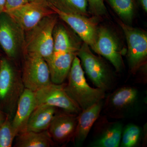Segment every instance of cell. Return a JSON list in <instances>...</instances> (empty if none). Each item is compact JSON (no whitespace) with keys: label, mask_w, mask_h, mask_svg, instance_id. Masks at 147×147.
I'll use <instances>...</instances> for the list:
<instances>
[{"label":"cell","mask_w":147,"mask_h":147,"mask_svg":"<svg viewBox=\"0 0 147 147\" xmlns=\"http://www.w3.org/2000/svg\"><path fill=\"white\" fill-rule=\"evenodd\" d=\"M140 4L142 5V8L145 11V12H147V0H139Z\"/></svg>","instance_id":"obj_29"},{"label":"cell","mask_w":147,"mask_h":147,"mask_svg":"<svg viewBox=\"0 0 147 147\" xmlns=\"http://www.w3.org/2000/svg\"><path fill=\"white\" fill-rule=\"evenodd\" d=\"M7 117L8 116L5 115V113H4L0 109V124L5 121Z\"/></svg>","instance_id":"obj_28"},{"label":"cell","mask_w":147,"mask_h":147,"mask_svg":"<svg viewBox=\"0 0 147 147\" xmlns=\"http://www.w3.org/2000/svg\"><path fill=\"white\" fill-rule=\"evenodd\" d=\"M37 106L35 92L25 88L19 98L11 125L16 136L26 131L28 121Z\"/></svg>","instance_id":"obj_15"},{"label":"cell","mask_w":147,"mask_h":147,"mask_svg":"<svg viewBox=\"0 0 147 147\" xmlns=\"http://www.w3.org/2000/svg\"><path fill=\"white\" fill-rule=\"evenodd\" d=\"M5 12L26 32L33 28L46 16L55 13L47 5L32 2Z\"/></svg>","instance_id":"obj_12"},{"label":"cell","mask_w":147,"mask_h":147,"mask_svg":"<svg viewBox=\"0 0 147 147\" xmlns=\"http://www.w3.org/2000/svg\"><path fill=\"white\" fill-rule=\"evenodd\" d=\"M65 84L51 83L35 92L37 106L47 105L67 113L79 115L82 111L64 89ZM36 106V107H37Z\"/></svg>","instance_id":"obj_10"},{"label":"cell","mask_w":147,"mask_h":147,"mask_svg":"<svg viewBox=\"0 0 147 147\" xmlns=\"http://www.w3.org/2000/svg\"><path fill=\"white\" fill-rule=\"evenodd\" d=\"M22 80L24 86L36 92L51 84L50 71L44 58L35 54H26Z\"/></svg>","instance_id":"obj_8"},{"label":"cell","mask_w":147,"mask_h":147,"mask_svg":"<svg viewBox=\"0 0 147 147\" xmlns=\"http://www.w3.org/2000/svg\"><path fill=\"white\" fill-rule=\"evenodd\" d=\"M91 11L96 16H102L107 12L104 0H87Z\"/></svg>","instance_id":"obj_25"},{"label":"cell","mask_w":147,"mask_h":147,"mask_svg":"<svg viewBox=\"0 0 147 147\" xmlns=\"http://www.w3.org/2000/svg\"><path fill=\"white\" fill-rule=\"evenodd\" d=\"M76 56L84 72L96 88L105 92L115 88L116 79L113 71L101 57L93 53L88 44L84 42L81 45Z\"/></svg>","instance_id":"obj_3"},{"label":"cell","mask_w":147,"mask_h":147,"mask_svg":"<svg viewBox=\"0 0 147 147\" xmlns=\"http://www.w3.org/2000/svg\"><path fill=\"white\" fill-rule=\"evenodd\" d=\"M76 53H53L51 57L45 60L50 71L52 83L63 84L68 76L74 59Z\"/></svg>","instance_id":"obj_17"},{"label":"cell","mask_w":147,"mask_h":147,"mask_svg":"<svg viewBox=\"0 0 147 147\" xmlns=\"http://www.w3.org/2000/svg\"><path fill=\"white\" fill-rule=\"evenodd\" d=\"M77 116L64 111L56 112L47 129L54 142L63 144L73 141L77 125Z\"/></svg>","instance_id":"obj_14"},{"label":"cell","mask_w":147,"mask_h":147,"mask_svg":"<svg viewBox=\"0 0 147 147\" xmlns=\"http://www.w3.org/2000/svg\"><path fill=\"white\" fill-rule=\"evenodd\" d=\"M144 98L137 88L123 86L108 95L103 101L102 110L106 116L121 119L137 115L142 110Z\"/></svg>","instance_id":"obj_1"},{"label":"cell","mask_w":147,"mask_h":147,"mask_svg":"<svg viewBox=\"0 0 147 147\" xmlns=\"http://www.w3.org/2000/svg\"><path fill=\"white\" fill-rule=\"evenodd\" d=\"M29 2H36L45 4L47 5L50 6L51 4L53 3L55 0H28Z\"/></svg>","instance_id":"obj_27"},{"label":"cell","mask_w":147,"mask_h":147,"mask_svg":"<svg viewBox=\"0 0 147 147\" xmlns=\"http://www.w3.org/2000/svg\"><path fill=\"white\" fill-rule=\"evenodd\" d=\"M25 87L22 78L10 62L5 58L0 60V104L11 120L19 98Z\"/></svg>","instance_id":"obj_4"},{"label":"cell","mask_w":147,"mask_h":147,"mask_svg":"<svg viewBox=\"0 0 147 147\" xmlns=\"http://www.w3.org/2000/svg\"><path fill=\"white\" fill-rule=\"evenodd\" d=\"M127 45V61L129 70L135 73L144 65L147 57V34L145 32L119 22Z\"/></svg>","instance_id":"obj_7"},{"label":"cell","mask_w":147,"mask_h":147,"mask_svg":"<svg viewBox=\"0 0 147 147\" xmlns=\"http://www.w3.org/2000/svg\"><path fill=\"white\" fill-rule=\"evenodd\" d=\"M67 77L68 83L65 84L64 89L82 110L105 99V91L98 88H92L87 83L85 72L77 56L74 59Z\"/></svg>","instance_id":"obj_2"},{"label":"cell","mask_w":147,"mask_h":147,"mask_svg":"<svg viewBox=\"0 0 147 147\" xmlns=\"http://www.w3.org/2000/svg\"><path fill=\"white\" fill-rule=\"evenodd\" d=\"M49 7L95 52L98 28L94 21L86 16L65 8L57 0Z\"/></svg>","instance_id":"obj_6"},{"label":"cell","mask_w":147,"mask_h":147,"mask_svg":"<svg viewBox=\"0 0 147 147\" xmlns=\"http://www.w3.org/2000/svg\"><path fill=\"white\" fill-rule=\"evenodd\" d=\"M112 8L123 23L129 25L133 20L134 13V0H107Z\"/></svg>","instance_id":"obj_22"},{"label":"cell","mask_w":147,"mask_h":147,"mask_svg":"<svg viewBox=\"0 0 147 147\" xmlns=\"http://www.w3.org/2000/svg\"><path fill=\"white\" fill-rule=\"evenodd\" d=\"M14 147H50L54 145L48 130L41 131H26L18 134Z\"/></svg>","instance_id":"obj_20"},{"label":"cell","mask_w":147,"mask_h":147,"mask_svg":"<svg viewBox=\"0 0 147 147\" xmlns=\"http://www.w3.org/2000/svg\"><path fill=\"white\" fill-rule=\"evenodd\" d=\"M103 100L82 110L77 116L76 132L73 142L77 147L84 144L90 131L102 110Z\"/></svg>","instance_id":"obj_16"},{"label":"cell","mask_w":147,"mask_h":147,"mask_svg":"<svg viewBox=\"0 0 147 147\" xmlns=\"http://www.w3.org/2000/svg\"><path fill=\"white\" fill-rule=\"evenodd\" d=\"M63 6L69 10L84 16L88 14V6L87 0H57Z\"/></svg>","instance_id":"obj_24"},{"label":"cell","mask_w":147,"mask_h":147,"mask_svg":"<svg viewBox=\"0 0 147 147\" xmlns=\"http://www.w3.org/2000/svg\"><path fill=\"white\" fill-rule=\"evenodd\" d=\"M57 22L55 13L42 19L25 38V54H36L46 60L54 53L53 31Z\"/></svg>","instance_id":"obj_5"},{"label":"cell","mask_w":147,"mask_h":147,"mask_svg":"<svg viewBox=\"0 0 147 147\" xmlns=\"http://www.w3.org/2000/svg\"><path fill=\"white\" fill-rule=\"evenodd\" d=\"M54 53L77 54L81 45L79 41L62 25H57L53 31Z\"/></svg>","instance_id":"obj_19"},{"label":"cell","mask_w":147,"mask_h":147,"mask_svg":"<svg viewBox=\"0 0 147 147\" xmlns=\"http://www.w3.org/2000/svg\"><path fill=\"white\" fill-rule=\"evenodd\" d=\"M5 5V0H0V13L4 12Z\"/></svg>","instance_id":"obj_30"},{"label":"cell","mask_w":147,"mask_h":147,"mask_svg":"<svg viewBox=\"0 0 147 147\" xmlns=\"http://www.w3.org/2000/svg\"><path fill=\"white\" fill-rule=\"evenodd\" d=\"M24 32L7 13H0V45L9 58L15 59L24 49Z\"/></svg>","instance_id":"obj_9"},{"label":"cell","mask_w":147,"mask_h":147,"mask_svg":"<svg viewBox=\"0 0 147 147\" xmlns=\"http://www.w3.org/2000/svg\"><path fill=\"white\" fill-rule=\"evenodd\" d=\"M57 108L47 105L37 106L29 118L26 131L41 132L47 130Z\"/></svg>","instance_id":"obj_18"},{"label":"cell","mask_w":147,"mask_h":147,"mask_svg":"<svg viewBox=\"0 0 147 147\" xmlns=\"http://www.w3.org/2000/svg\"><path fill=\"white\" fill-rule=\"evenodd\" d=\"M28 2V0H5L4 12H8Z\"/></svg>","instance_id":"obj_26"},{"label":"cell","mask_w":147,"mask_h":147,"mask_svg":"<svg viewBox=\"0 0 147 147\" xmlns=\"http://www.w3.org/2000/svg\"><path fill=\"white\" fill-rule=\"evenodd\" d=\"M94 125L92 138L89 147H119L123 128L121 122L110 121L106 116H100Z\"/></svg>","instance_id":"obj_11"},{"label":"cell","mask_w":147,"mask_h":147,"mask_svg":"<svg viewBox=\"0 0 147 147\" xmlns=\"http://www.w3.org/2000/svg\"><path fill=\"white\" fill-rule=\"evenodd\" d=\"M143 139V129L137 125L129 124L123 129L119 147H137Z\"/></svg>","instance_id":"obj_21"},{"label":"cell","mask_w":147,"mask_h":147,"mask_svg":"<svg viewBox=\"0 0 147 147\" xmlns=\"http://www.w3.org/2000/svg\"><path fill=\"white\" fill-rule=\"evenodd\" d=\"M16 135L11 125V121L8 117L0 124V147L12 146Z\"/></svg>","instance_id":"obj_23"},{"label":"cell","mask_w":147,"mask_h":147,"mask_svg":"<svg viewBox=\"0 0 147 147\" xmlns=\"http://www.w3.org/2000/svg\"><path fill=\"white\" fill-rule=\"evenodd\" d=\"M95 53L108 60L117 72L123 69L122 53L119 40L110 30L105 27L98 29Z\"/></svg>","instance_id":"obj_13"}]
</instances>
